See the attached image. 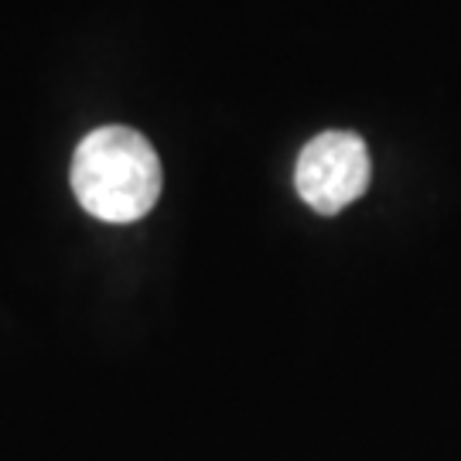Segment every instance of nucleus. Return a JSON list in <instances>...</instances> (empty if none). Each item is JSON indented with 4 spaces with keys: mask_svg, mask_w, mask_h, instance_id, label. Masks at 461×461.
I'll return each mask as SVG.
<instances>
[{
    "mask_svg": "<svg viewBox=\"0 0 461 461\" xmlns=\"http://www.w3.org/2000/svg\"><path fill=\"white\" fill-rule=\"evenodd\" d=\"M165 185L161 158L144 133L99 127L72 154V192L103 222H137L158 205Z\"/></svg>",
    "mask_w": 461,
    "mask_h": 461,
    "instance_id": "f257e3e1",
    "label": "nucleus"
},
{
    "mask_svg": "<svg viewBox=\"0 0 461 461\" xmlns=\"http://www.w3.org/2000/svg\"><path fill=\"white\" fill-rule=\"evenodd\" d=\"M369 150L359 133L325 131L312 137L294 167L297 195L312 205L314 212L335 215L369 188Z\"/></svg>",
    "mask_w": 461,
    "mask_h": 461,
    "instance_id": "f03ea898",
    "label": "nucleus"
}]
</instances>
